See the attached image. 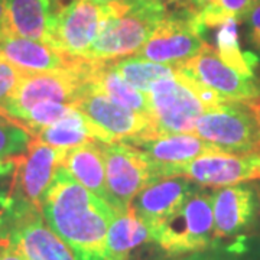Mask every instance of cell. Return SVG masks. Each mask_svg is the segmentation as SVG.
I'll return each instance as SVG.
<instances>
[{"label": "cell", "mask_w": 260, "mask_h": 260, "mask_svg": "<svg viewBox=\"0 0 260 260\" xmlns=\"http://www.w3.org/2000/svg\"><path fill=\"white\" fill-rule=\"evenodd\" d=\"M91 87L97 91L106 94L113 102H116L123 107L150 117L148 93H142L135 87H132L129 83H126L120 74L113 68L110 61L94 62Z\"/></svg>", "instance_id": "7402d4cb"}, {"label": "cell", "mask_w": 260, "mask_h": 260, "mask_svg": "<svg viewBox=\"0 0 260 260\" xmlns=\"http://www.w3.org/2000/svg\"><path fill=\"white\" fill-rule=\"evenodd\" d=\"M256 0H217V5L208 6L200 12L205 28H218L227 20H237L239 23L246 20Z\"/></svg>", "instance_id": "83f0119b"}, {"label": "cell", "mask_w": 260, "mask_h": 260, "mask_svg": "<svg viewBox=\"0 0 260 260\" xmlns=\"http://www.w3.org/2000/svg\"><path fill=\"white\" fill-rule=\"evenodd\" d=\"M73 106L100 127L112 143L136 136H158L150 117L113 102L110 97L93 88L91 83Z\"/></svg>", "instance_id": "4fadbf2b"}, {"label": "cell", "mask_w": 260, "mask_h": 260, "mask_svg": "<svg viewBox=\"0 0 260 260\" xmlns=\"http://www.w3.org/2000/svg\"><path fill=\"white\" fill-rule=\"evenodd\" d=\"M195 135L224 152H260L259 112L243 103H221L200 116Z\"/></svg>", "instance_id": "52a82bcc"}, {"label": "cell", "mask_w": 260, "mask_h": 260, "mask_svg": "<svg viewBox=\"0 0 260 260\" xmlns=\"http://www.w3.org/2000/svg\"><path fill=\"white\" fill-rule=\"evenodd\" d=\"M150 234L171 256L210 249L215 242L213 194L197 185L177 213Z\"/></svg>", "instance_id": "277c9868"}, {"label": "cell", "mask_w": 260, "mask_h": 260, "mask_svg": "<svg viewBox=\"0 0 260 260\" xmlns=\"http://www.w3.org/2000/svg\"><path fill=\"white\" fill-rule=\"evenodd\" d=\"M42 143L59 149H73L90 142L112 143L110 138L78 110L52 126L44 127L34 136Z\"/></svg>", "instance_id": "44dd1931"}, {"label": "cell", "mask_w": 260, "mask_h": 260, "mask_svg": "<svg viewBox=\"0 0 260 260\" xmlns=\"http://www.w3.org/2000/svg\"><path fill=\"white\" fill-rule=\"evenodd\" d=\"M52 5H54V8H55V10H58L59 8H62V6H65L64 0H52Z\"/></svg>", "instance_id": "d590c367"}, {"label": "cell", "mask_w": 260, "mask_h": 260, "mask_svg": "<svg viewBox=\"0 0 260 260\" xmlns=\"http://www.w3.org/2000/svg\"><path fill=\"white\" fill-rule=\"evenodd\" d=\"M181 68L184 73L214 90L225 102L243 103L260 107V81L240 75L220 58L211 45L205 44L201 52Z\"/></svg>", "instance_id": "30bf717a"}, {"label": "cell", "mask_w": 260, "mask_h": 260, "mask_svg": "<svg viewBox=\"0 0 260 260\" xmlns=\"http://www.w3.org/2000/svg\"><path fill=\"white\" fill-rule=\"evenodd\" d=\"M195 186L185 177L158 178L140 189L129 210L152 233L177 213Z\"/></svg>", "instance_id": "2e32d148"}, {"label": "cell", "mask_w": 260, "mask_h": 260, "mask_svg": "<svg viewBox=\"0 0 260 260\" xmlns=\"http://www.w3.org/2000/svg\"><path fill=\"white\" fill-rule=\"evenodd\" d=\"M107 203L117 213L129 211L132 200L152 182L148 162L136 148L123 142L103 143Z\"/></svg>", "instance_id": "ba28073f"}, {"label": "cell", "mask_w": 260, "mask_h": 260, "mask_svg": "<svg viewBox=\"0 0 260 260\" xmlns=\"http://www.w3.org/2000/svg\"><path fill=\"white\" fill-rule=\"evenodd\" d=\"M104 8L93 0H71L55 12L52 47L70 58L84 59L99 37Z\"/></svg>", "instance_id": "8fae6325"}, {"label": "cell", "mask_w": 260, "mask_h": 260, "mask_svg": "<svg viewBox=\"0 0 260 260\" xmlns=\"http://www.w3.org/2000/svg\"><path fill=\"white\" fill-rule=\"evenodd\" d=\"M94 62L90 59H77L65 70L47 73H25L13 95L2 109V114L18 120L35 104L55 102L64 104L75 103L91 83Z\"/></svg>", "instance_id": "3957f363"}, {"label": "cell", "mask_w": 260, "mask_h": 260, "mask_svg": "<svg viewBox=\"0 0 260 260\" xmlns=\"http://www.w3.org/2000/svg\"><path fill=\"white\" fill-rule=\"evenodd\" d=\"M257 3H260V0H256V5H257Z\"/></svg>", "instance_id": "f35d334b"}, {"label": "cell", "mask_w": 260, "mask_h": 260, "mask_svg": "<svg viewBox=\"0 0 260 260\" xmlns=\"http://www.w3.org/2000/svg\"><path fill=\"white\" fill-rule=\"evenodd\" d=\"M99 5H112V3H121V2H126V0H93Z\"/></svg>", "instance_id": "e575fe53"}, {"label": "cell", "mask_w": 260, "mask_h": 260, "mask_svg": "<svg viewBox=\"0 0 260 260\" xmlns=\"http://www.w3.org/2000/svg\"><path fill=\"white\" fill-rule=\"evenodd\" d=\"M62 167L90 192L107 203L109 195L106 185L103 142H90L77 148L68 149L62 160Z\"/></svg>", "instance_id": "ffe728a7"}, {"label": "cell", "mask_w": 260, "mask_h": 260, "mask_svg": "<svg viewBox=\"0 0 260 260\" xmlns=\"http://www.w3.org/2000/svg\"><path fill=\"white\" fill-rule=\"evenodd\" d=\"M0 260H26L25 256L8 240H0Z\"/></svg>", "instance_id": "1f68e13d"}, {"label": "cell", "mask_w": 260, "mask_h": 260, "mask_svg": "<svg viewBox=\"0 0 260 260\" xmlns=\"http://www.w3.org/2000/svg\"><path fill=\"white\" fill-rule=\"evenodd\" d=\"M41 211L75 260H107V233L117 211L81 185L62 165L42 200Z\"/></svg>", "instance_id": "6da1fadb"}, {"label": "cell", "mask_w": 260, "mask_h": 260, "mask_svg": "<svg viewBox=\"0 0 260 260\" xmlns=\"http://www.w3.org/2000/svg\"><path fill=\"white\" fill-rule=\"evenodd\" d=\"M136 148L148 162L152 179L175 177L179 168L192 159L207 153H215L221 149L207 143L197 135H160V136H136L121 140Z\"/></svg>", "instance_id": "9c48e42d"}, {"label": "cell", "mask_w": 260, "mask_h": 260, "mask_svg": "<svg viewBox=\"0 0 260 260\" xmlns=\"http://www.w3.org/2000/svg\"><path fill=\"white\" fill-rule=\"evenodd\" d=\"M103 8L104 16L99 37L84 59L112 61L136 54L168 12L133 0L103 5Z\"/></svg>", "instance_id": "7a4b0ae2"}, {"label": "cell", "mask_w": 260, "mask_h": 260, "mask_svg": "<svg viewBox=\"0 0 260 260\" xmlns=\"http://www.w3.org/2000/svg\"><path fill=\"white\" fill-rule=\"evenodd\" d=\"M68 149L54 148L34 138L26 153L20 155L15 174V195L41 208L42 200L62 165Z\"/></svg>", "instance_id": "9a60e30c"}, {"label": "cell", "mask_w": 260, "mask_h": 260, "mask_svg": "<svg viewBox=\"0 0 260 260\" xmlns=\"http://www.w3.org/2000/svg\"><path fill=\"white\" fill-rule=\"evenodd\" d=\"M110 64L126 83H129L132 87H135L142 93H148L150 85L160 78L177 74L175 67L158 64L136 55L112 59Z\"/></svg>", "instance_id": "cb8c5ba5"}, {"label": "cell", "mask_w": 260, "mask_h": 260, "mask_svg": "<svg viewBox=\"0 0 260 260\" xmlns=\"http://www.w3.org/2000/svg\"><path fill=\"white\" fill-rule=\"evenodd\" d=\"M25 71L13 67L0 56V113L6 102L13 95Z\"/></svg>", "instance_id": "f1b7e54d"}, {"label": "cell", "mask_w": 260, "mask_h": 260, "mask_svg": "<svg viewBox=\"0 0 260 260\" xmlns=\"http://www.w3.org/2000/svg\"><path fill=\"white\" fill-rule=\"evenodd\" d=\"M237 23V20L232 19L218 26L220 29L217 34V52L224 62L230 65L239 74L247 78H254L256 75L253 68L257 62V58L251 55L250 52H242L239 45Z\"/></svg>", "instance_id": "d4e9b609"}, {"label": "cell", "mask_w": 260, "mask_h": 260, "mask_svg": "<svg viewBox=\"0 0 260 260\" xmlns=\"http://www.w3.org/2000/svg\"><path fill=\"white\" fill-rule=\"evenodd\" d=\"M215 240L240 237L250 229L257 211L254 192L249 185L220 188L213 194Z\"/></svg>", "instance_id": "e0dca14e"}, {"label": "cell", "mask_w": 260, "mask_h": 260, "mask_svg": "<svg viewBox=\"0 0 260 260\" xmlns=\"http://www.w3.org/2000/svg\"><path fill=\"white\" fill-rule=\"evenodd\" d=\"M149 240H152L149 229L130 210L117 213L107 233L106 259L129 260L132 251Z\"/></svg>", "instance_id": "603a6c76"}, {"label": "cell", "mask_w": 260, "mask_h": 260, "mask_svg": "<svg viewBox=\"0 0 260 260\" xmlns=\"http://www.w3.org/2000/svg\"><path fill=\"white\" fill-rule=\"evenodd\" d=\"M150 119L156 135H195V123L208 107L197 94L192 78L181 68L160 78L148 91Z\"/></svg>", "instance_id": "5b68a950"}, {"label": "cell", "mask_w": 260, "mask_h": 260, "mask_svg": "<svg viewBox=\"0 0 260 260\" xmlns=\"http://www.w3.org/2000/svg\"><path fill=\"white\" fill-rule=\"evenodd\" d=\"M0 240L12 243L26 260H75L68 246L44 223L37 207L12 217L0 229Z\"/></svg>", "instance_id": "7c38bea8"}, {"label": "cell", "mask_w": 260, "mask_h": 260, "mask_svg": "<svg viewBox=\"0 0 260 260\" xmlns=\"http://www.w3.org/2000/svg\"><path fill=\"white\" fill-rule=\"evenodd\" d=\"M246 20L249 22V35L251 44L260 51V3L254 5Z\"/></svg>", "instance_id": "4dcf8cb0"}, {"label": "cell", "mask_w": 260, "mask_h": 260, "mask_svg": "<svg viewBox=\"0 0 260 260\" xmlns=\"http://www.w3.org/2000/svg\"><path fill=\"white\" fill-rule=\"evenodd\" d=\"M257 200H259V211H260V185L257 186Z\"/></svg>", "instance_id": "8d00e7d4"}, {"label": "cell", "mask_w": 260, "mask_h": 260, "mask_svg": "<svg viewBox=\"0 0 260 260\" xmlns=\"http://www.w3.org/2000/svg\"><path fill=\"white\" fill-rule=\"evenodd\" d=\"M240 254H242V246L237 249H217V247L211 249L210 247L207 250L189 253L178 260H243Z\"/></svg>", "instance_id": "f546056e"}, {"label": "cell", "mask_w": 260, "mask_h": 260, "mask_svg": "<svg viewBox=\"0 0 260 260\" xmlns=\"http://www.w3.org/2000/svg\"><path fill=\"white\" fill-rule=\"evenodd\" d=\"M32 133L18 120L0 113V159H9L26 153Z\"/></svg>", "instance_id": "4316f807"}, {"label": "cell", "mask_w": 260, "mask_h": 260, "mask_svg": "<svg viewBox=\"0 0 260 260\" xmlns=\"http://www.w3.org/2000/svg\"><path fill=\"white\" fill-rule=\"evenodd\" d=\"M257 112H259V116H260V107H257Z\"/></svg>", "instance_id": "74e56055"}, {"label": "cell", "mask_w": 260, "mask_h": 260, "mask_svg": "<svg viewBox=\"0 0 260 260\" xmlns=\"http://www.w3.org/2000/svg\"><path fill=\"white\" fill-rule=\"evenodd\" d=\"M140 5H149V6H156V8H164V9H169L177 0H133Z\"/></svg>", "instance_id": "836d02e7"}, {"label": "cell", "mask_w": 260, "mask_h": 260, "mask_svg": "<svg viewBox=\"0 0 260 260\" xmlns=\"http://www.w3.org/2000/svg\"><path fill=\"white\" fill-rule=\"evenodd\" d=\"M75 112H77V109L73 104L42 102L38 103L32 109H29L28 112L23 113L18 119V121L32 133V136H35L39 130L64 120L67 117L73 116Z\"/></svg>", "instance_id": "484cf974"}, {"label": "cell", "mask_w": 260, "mask_h": 260, "mask_svg": "<svg viewBox=\"0 0 260 260\" xmlns=\"http://www.w3.org/2000/svg\"><path fill=\"white\" fill-rule=\"evenodd\" d=\"M0 56L25 73L65 70L73 67L78 59L70 58L48 44L15 35H9L0 41Z\"/></svg>", "instance_id": "ac0fdd59"}, {"label": "cell", "mask_w": 260, "mask_h": 260, "mask_svg": "<svg viewBox=\"0 0 260 260\" xmlns=\"http://www.w3.org/2000/svg\"><path fill=\"white\" fill-rule=\"evenodd\" d=\"M204 29L198 10L171 8L135 55L175 68L182 67L204 48Z\"/></svg>", "instance_id": "8992f818"}, {"label": "cell", "mask_w": 260, "mask_h": 260, "mask_svg": "<svg viewBox=\"0 0 260 260\" xmlns=\"http://www.w3.org/2000/svg\"><path fill=\"white\" fill-rule=\"evenodd\" d=\"M10 35L9 23H8V15H6V6L5 0H0V41Z\"/></svg>", "instance_id": "d6a6232c"}, {"label": "cell", "mask_w": 260, "mask_h": 260, "mask_svg": "<svg viewBox=\"0 0 260 260\" xmlns=\"http://www.w3.org/2000/svg\"><path fill=\"white\" fill-rule=\"evenodd\" d=\"M175 177L189 178L204 186H233L260 179V152L230 153L220 150L201 155L179 168Z\"/></svg>", "instance_id": "5bb4252c"}, {"label": "cell", "mask_w": 260, "mask_h": 260, "mask_svg": "<svg viewBox=\"0 0 260 260\" xmlns=\"http://www.w3.org/2000/svg\"><path fill=\"white\" fill-rule=\"evenodd\" d=\"M10 35L52 47L55 8L52 0H5Z\"/></svg>", "instance_id": "d6986e66"}]
</instances>
